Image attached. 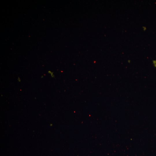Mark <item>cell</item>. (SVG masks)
I'll return each instance as SVG.
<instances>
[{
  "mask_svg": "<svg viewBox=\"0 0 156 156\" xmlns=\"http://www.w3.org/2000/svg\"><path fill=\"white\" fill-rule=\"evenodd\" d=\"M1 96H2L3 95H1Z\"/></svg>",
  "mask_w": 156,
  "mask_h": 156,
  "instance_id": "52a82bcc",
  "label": "cell"
},
{
  "mask_svg": "<svg viewBox=\"0 0 156 156\" xmlns=\"http://www.w3.org/2000/svg\"><path fill=\"white\" fill-rule=\"evenodd\" d=\"M142 27L144 31H145L146 30V27H144V26H143Z\"/></svg>",
  "mask_w": 156,
  "mask_h": 156,
  "instance_id": "3957f363",
  "label": "cell"
},
{
  "mask_svg": "<svg viewBox=\"0 0 156 156\" xmlns=\"http://www.w3.org/2000/svg\"><path fill=\"white\" fill-rule=\"evenodd\" d=\"M17 80L18 81L20 82H21V79L19 77H18V78H17Z\"/></svg>",
  "mask_w": 156,
  "mask_h": 156,
  "instance_id": "277c9868",
  "label": "cell"
},
{
  "mask_svg": "<svg viewBox=\"0 0 156 156\" xmlns=\"http://www.w3.org/2000/svg\"><path fill=\"white\" fill-rule=\"evenodd\" d=\"M128 63H130L131 62V61L130 60H128Z\"/></svg>",
  "mask_w": 156,
  "mask_h": 156,
  "instance_id": "5b68a950",
  "label": "cell"
},
{
  "mask_svg": "<svg viewBox=\"0 0 156 156\" xmlns=\"http://www.w3.org/2000/svg\"><path fill=\"white\" fill-rule=\"evenodd\" d=\"M48 73L49 74H50L51 75V76L52 78H54L55 77V75L53 74V72H51L50 70H49L48 71Z\"/></svg>",
  "mask_w": 156,
  "mask_h": 156,
  "instance_id": "6da1fadb",
  "label": "cell"
},
{
  "mask_svg": "<svg viewBox=\"0 0 156 156\" xmlns=\"http://www.w3.org/2000/svg\"><path fill=\"white\" fill-rule=\"evenodd\" d=\"M153 63L154 66L156 67V60L153 61Z\"/></svg>",
  "mask_w": 156,
  "mask_h": 156,
  "instance_id": "7a4b0ae2",
  "label": "cell"
},
{
  "mask_svg": "<svg viewBox=\"0 0 156 156\" xmlns=\"http://www.w3.org/2000/svg\"><path fill=\"white\" fill-rule=\"evenodd\" d=\"M43 77V75H42L41 76V78H42Z\"/></svg>",
  "mask_w": 156,
  "mask_h": 156,
  "instance_id": "8992f818",
  "label": "cell"
}]
</instances>
